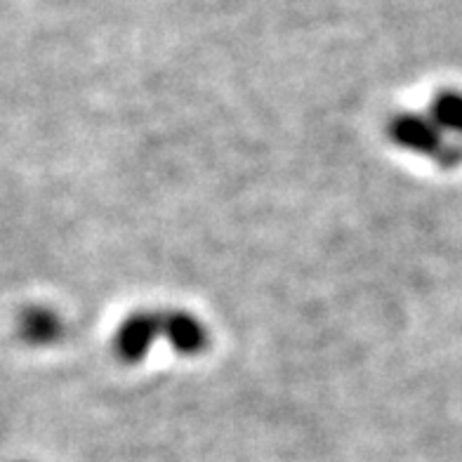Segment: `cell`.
Wrapping results in <instances>:
<instances>
[{"label": "cell", "instance_id": "6da1fadb", "mask_svg": "<svg viewBox=\"0 0 462 462\" xmlns=\"http://www.w3.org/2000/svg\"><path fill=\"white\" fill-rule=\"evenodd\" d=\"M437 125L448 133H462V92L441 90L432 102Z\"/></svg>", "mask_w": 462, "mask_h": 462}]
</instances>
